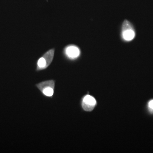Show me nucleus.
I'll return each mask as SVG.
<instances>
[{"mask_svg":"<svg viewBox=\"0 0 153 153\" xmlns=\"http://www.w3.org/2000/svg\"><path fill=\"white\" fill-rule=\"evenodd\" d=\"M55 51V49L54 48L50 49L49 51L46 52L42 56V57H44V59H45V61H46V68L48 67V66L52 63L53 58H54Z\"/></svg>","mask_w":153,"mask_h":153,"instance_id":"39448f33","label":"nucleus"},{"mask_svg":"<svg viewBox=\"0 0 153 153\" xmlns=\"http://www.w3.org/2000/svg\"><path fill=\"white\" fill-rule=\"evenodd\" d=\"M122 35L124 40L127 41H131L135 36V33L131 24L127 20L123 22V25Z\"/></svg>","mask_w":153,"mask_h":153,"instance_id":"f257e3e1","label":"nucleus"},{"mask_svg":"<svg viewBox=\"0 0 153 153\" xmlns=\"http://www.w3.org/2000/svg\"><path fill=\"white\" fill-rule=\"evenodd\" d=\"M96 105V100L93 97L89 95L85 96L82 102V107L86 111H92Z\"/></svg>","mask_w":153,"mask_h":153,"instance_id":"f03ea898","label":"nucleus"},{"mask_svg":"<svg viewBox=\"0 0 153 153\" xmlns=\"http://www.w3.org/2000/svg\"><path fill=\"white\" fill-rule=\"evenodd\" d=\"M54 89L52 88H45L42 92L44 95L47 96L52 97L54 94Z\"/></svg>","mask_w":153,"mask_h":153,"instance_id":"0eeeda50","label":"nucleus"},{"mask_svg":"<svg viewBox=\"0 0 153 153\" xmlns=\"http://www.w3.org/2000/svg\"><path fill=\"white\" fill-rule=\"evenodd\" d=\"M66 53L69 58L74 59L79 56L80 51L79 48L76 46L74 45H70L66 47Z\"/></svg>","mask_w":153,"mask_h":153,"instance_id":"7ed1b4c3","label":"nucleus"},{"mask_svg":"<svg viewBox=\"0 0 153 153\" xmlns=\"http://www.w3.org/2000/svg\"><path fill=\"white\" fill-rule=\"evenodd\" d=\"M149 107L151 110L153 111V100H150L149 102Z\"/></svg>","mask_w":153,"mask_h":153,"instance_id":"6e6552de","label":"nucleus"},{"mask_svg":"<svg viewBox=\"0 0 153 153\" xmlns=\"http://www.w3.org/2000/svg\"><path fill=\"white\" fill-rule=\"evenodd\" d=\"M55 82L53 80H47L38 83L36 85L38 88L41 92L43 91L45 88H52L53 89H55Z\"/></svg>","mask_w":153,"mask_h":153,"instance_id":"20e7f679","label":"nucleus"},{"mask_svg":"<svg viewBox=\"0 0 153 153\" xmlns=\"http://www.w3.org/2000/svg\"><path fill=\"white\" fill-rule=\"evenodd\" d=\"M37 70H41L46 69V63L45 59L43 57L39 58L37 63Z\"/></svg>","mask_w":153,"mask_h":153,"instance_id":"423d86ee","label":"nucleus"}]
</instances>
